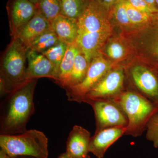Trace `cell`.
I'll return each mask as SVG.
<instances>
[{
	"label": "cell",
	"instance_id": "obj_30",
	"mask_svg": "<svg viewBox=\"0 0 158 158\" xmlns=\"http://www.w3.org/2000/svg\"><path fill=\"white\" fill-rule=\"evenodd\" d=\"M148 5H149L152 9L158 11V9L156 5L155 0H144Z\"/></svg>",
	"mask_w": 158,
	"mask_h": 158
},
{
	"label": "cell",
	"instance_id": "obj_20",
	"mask_svg": "<svg viewBox=\"0 0 158 158\" xmlns=\"http://www.w3.org/2000/svg\"><path fill=\"white\" fill-rule=\"evenodd\" d=\"M60 41L59 37L52 29L35 38L29 46V48L43 53Z\"/></svg>",
	"mask_w": 158,
	"mask_h": 158
},
{
	"label": "cell",
	"instance_id": "obj_24",
	"mask_svg": "<svg viewBox=\"0 0 158 158\" xmlns=\"http://www.w3.org/2000/svg\"><path fill=\"white\" fill-rule=\"evenodd\" d=\"M125 5L128 16L131 23L133 24H141L145 23L152 19V15H149L136 9L127 0Z\"/></svg>",
	"mask_w": 158,
	"mask_h": 158
},
{
	"label": "cell",
	"instance_id": "obj_35",
	"mask_svg": "<svg viewBox=\"0 0 158 158\" xmlns=\"http://www.w3.org/2000/svg\"><path fill=\"white\" fill-rule=\"evenodd\" d=\"M156 5L158 9V0H155Z\"/></svg>",
	"mask_w": 158,
	"mask_h": 158
},
{
	"label": "cell",
	"instance_id": "obj_33",
	"mask_svg": "<svg viewBox=\"0 0 158 158\" xmlns=\"http://www.w3.org/2000/svg\"><path fill=\"white\" fill-rule=\"evenodd\" d=\"M14 158H35L33 157L28 156H20L16 157Z\"/></svg>",
	"mask_w": 158,
	"mask_h": 158
},
{
	"label": "cell",
	"instance_id": "obj_17",
	"mask_svg": "<svg viewBox=\"0 0 158 158\" xmlns=\"http://www.w3.org/2000/svg\"><path fill=\"white\" fill-rule=\"evenodd\" d=\"M80 50L77 43L69 44L59 68V77L57 83L64 88L67 83L74 63L75 59L78 52Z\"/></svg>",
	"mask_w": 158,
	"mask_h": 158
},
{
	"label": "cell",
	"instance_id": "obj_5",
	"mask_svg": "<svg viewBox=\"0 0 158 158\" xmlns=\"http://www.w3.org/2000/svg\"><path fill=\"white\" fill-rule=\"evenodd\" d=\"M112 63L100 54L90 62L86 76L78 85L65 89L69 101L84 102L87 94L97 85L101 79L111 69Z\"/></svg>",
	"mask_w": 158,
	"mask_h": 158
},
{
	"label": "cell",
	"instance_id": "obj_2",
	"mask_svg": "<svg viewBox=\"0 0 158 158\" xmlns=\"http://www.w3.org/2000/svg\"><path fill=\"white\" fill-rule=\"evenodd\" d=\"M28 48L18 38H12L6 48L1 62V95L9 94L29 81L26 66Z\"/></svg>",
	"mask_w": 158,
	"mask_h": 158
},
{
	"label": "cell",
	"instance_id": "obj_3",
	"mask_svg": "<svg viewBox=\"0 0 158 158\" xmlns=\"http://www.w3.org/2000/svg\"><path fill=\"white\" fill-rule=\"evenodd\" d=\"M124 111L128 119L125 135L138 137L146 130L151 117L158 113L156 105L137 90H125L114 100Z\"/></svg>",
	"mask_w": 158,
	"mask_h": 158
},
{
	"label": "cell",
	"instance_id": "obj_6",
	"mask_svg": "<svg viewBox=\"0 0 158 158\" xmlns=\"http://www.w3.org/2000/svg\"><path fill=\"white\" fill-rule=\"evenodd\" d=\"M93 108L96 131L111 127H127L128 119L124 111L114 100H98L88 102Z\"/></svg>",
	"mask_w": 158,
	"mask_h": 158
},
{
	"label": "cell",
	"instance_id": "obj_27",
	"mask_svg": "<svg viewBox=\"0 0 158 158\" xmlns=\"http://www.w3.org/2000/svg\"><path fill=\"white\" fill-rule=\"evenodd\" d=\"M136 9L147 14L152 15L158 12L154 10L144 0H127Z\"/></svg>",
	"mask_w": 158,
	"mask_h": 158
},
{
	"label": "cell",
	"instance_id": "obj_11",
	"mask_svg": "<svg viewBox=\"0 0 158 158\" xmlns=\"http://www.w3.org/2000/svg\"><path fill=\"white\" fill-rule=\"evenodd\" d=\"M27 79L28 81L47 77L56 81L54 65L43 54L29 48L27 52Z\"/></svg>",
	"mask_w": 158,
	"mask_h": 158
},
{
	"label": "cell",
	"instance_id": "obj_34",
	"mask_svg": "<svg viewBox=\"0 0 158 158\" xmlns=\"http://www.w3.org/2000/svg\"><path fill=\"white\" fill-rule=\"evenodd\" d=\"M31 2H32V3H34V4H35V5L37 4V2H38V1L39 0H30Z\"/></svg>",
	"mask_w": 158,
	"mask_h": 158
},
{
	"label": "cell",
	"instance_id": "obj_9",
	"mask_svg": "<svg viewBox=\"0 0 158 158\" xmlns=\"http://www.w3.org/2000/svg\"><path fill=\"white\" fill-rule=\"evenodd\" d=\"M6 8L10 34L12 38H15L34 16L37 11V7L30 0H9Z\"/></svg>",
	"mask_w": 158,
	"mask_h": 158
},
{
	"label": "cell",
	"instance_id": "obj_4",
	"mask_svg": "<svg viewBox=\"0 0 158 158\" xmlns=\"http://www.w3.org/2000/svg\"><path fill=\"white\" fill-rule=\"evenodd\" d=\"M48 138L38 130H27L18 135H0L1 149L11 158L28 156L48 158Z\"/></svg>",
	"mask_w": 158,
	"mask_h": 158
},
{
	"label": "cell",
	"instance_id": "obj_19",
	"mask_svg": "<svg viewBox=\"0 0 158 158\" xmlns=\"http://www.w3.org/2000/svg\"><path fill=\"white\" fill-rule=\"evenodd\" d=\"M61 15L77 20L91 0H60Z\"/></svg>",
	"mask_w": 158,
	"mask_h": 158
},
{
	"label": "cell",
	"instance_id": "obj_8",
	"mask_svg": "<svg viewBox=\"0 0 158 158\" xmlns=\"http://www.w3.org/2000/svg\"><path fill=\"white\" fill-rule=\"evenodd\" d=\"M109 8L96 0H91L77 19L78 34L98 32L111 28Z\"/></svg>",
	"mask_w": 158,
	"mask_h": 158
},
{
	"label": "cell",
	"instance_id": "obj_13",
	"mask_svg": "<svg viewBox=\"0 0 158 158\" xmlns=\"http://www.w3.org/2000/svg\"><path fill=\"white\" fill-rule=\"evenodd\" d=\"M112 29L78 35L76 43L89 63L98 55L99 51L111 34Z\"/></svg>",
	"mask_w": 158,
	"mask_h": 158
},
{
	"label": "cell",
	"instance_id": "obj_26",
	"mask_svg": "<svg viewBox=\"0 0 158 158\" xmlns=\"http://www.w3.org/2000/svg\"><path fill=\"white\" fill-rule=\"evenodd\" d=\"M106 53L111 59L117 60L124 56V48L123 46L118 43H111L107 48Z\"/></svg>",
	"mask_w": 158,
	"mask_h": 158
},
{
	"label": "cell",
	"instance_id": "obj_36",
	"mask_svg": "<svg viewBox=\"0 0 158 158\" xmlns=\"http://www.w3.org/2000/svg\"><path fill=\"white\" fill-rule=\"evenodd\" d=\"M85 158H90V156H87V157Z\"/></svg>",
	"mask_w": 158,
	"mask_h": 158
},
{
	"label": "cell",
	"instance_id": "obj_23",
	"mask_svg": "<svg viewBox=\"0 0 158 158\" xmlns=\"http://www.w3.org/2000/svg\"><path fill=\"white\" fill-rule=\"evenodd\" d=\"M109 13L121 25L128 26L131 24L128 16L125 0H118L109 8Z\"/></svg>",
	"mask_w": 158,
	"mask_h": 158
},
{
	"label": "cell",
	"instance_id": "obj_29",
	"mask_svg": "<svg viewBox=\"0 0 158 158\" xmlns=\"http://www.w3.org/2000/svg\"><path fill=\"white\" fill-rule=\"evenodd\" d=\"M152 48L153 53L158 58V35L155 37L153 41Z\"/></svg>",
	"mask_w": 158,
	"mask_h": 158
},
{
	"label": "cell",
	"instance_id": "obj_12",
	"mask_svg": "<svg viewBox=\"0 0 158 158\" xmlns=\"http://www.w3.org/2000/svg\"><path fill=\"white\" fill-rule=\"evenodd\" d=\"M126 128H108L96 131L90 139L89 152L97 158H103L108 148L125 135Z\"/></svg>",
	"mask_w": 158,
	"mask_h": 158
},
{
	"label": "cell",
	"instance_id": "obj_22",
	"mask_svg": "<svg viewBox=\"0 0 158 158\" xmlns=\"http://www.w3.org/2000/svg\"><path fill=\"white\" fill-rule=\"evenodd\" d=\"M36 6L37 11L51 23L57 16L61 15L60 0H39Z\"/></svg>",
	"mask_w": 158,
	"mask_h": 158
},
{
	"label": "cell",
	"instance_id": "obj_16",
	"mask_svg": "<svg viewBox=\"0 0 158 158\" xmlns=\"http://www.w3.org/2000/svg\"><path fill=\"white\" fill-rule=\"evenodd\" d=\"M52 30L67 45L76 42L78 34L77 20L59 15L51 22Z\"/></svg>",
	"mask_w": 158,
	"mask_h": 158
},
{
	"label": "cell",
	"instance_id": "obj_7",
	"mask_svg": "<svg viewBox=\"0 0 158 158\" xmlns=\"http://www.w3.org/2000/svg\"><path fill=\"white\" fill-rule=\"evenodd\" d=\"M125 75L122 68H111L86 97L84 102L98 100H114L125 90Z\"/></svg>",
	"mask_w": 158,
	"mask_h": 158
},
{
	"label": "cell",
	"instance_id": "obj_18",
	"mask_svg": "<svg viewBox=\"0 0 158 158\" xmlns=\"http://www.w3.org/2000/svg\"><path fill=\"white\" fill-rule=\"evenodd\" d=\"M90 64L80 49L76 56L73 68L64 89L71 88L81 83L86 76Z\"/></svg>",
	"mask_w": 158,
	"mask_h": 158
},
{
	"label": "cell",
	"instance_id": "obj_32",
	"mask_svg": "<svg viewBox=\"0 0 158 158\" xmlns=\"http://www.w3.org/2000/svg\"><path fill=\"white\" fill-rule=\"evenodd\" d=\"M58 158H72L66 152L63 153L58 157Z\"/></svg>",
	"mask_w": 158,
	"mask_h": 158
},
{
	"label": "cell",
	"instance_id": "obj_15",
	"mask_svg": "<svg viewBox=\"0 0 158 158\" xmlns=\"http://www.w3.org/2000/svg\"><path fill=\"white\" fill-rule=\"evenodd\" d=\"M51 29L50 22L37 10L34 16L21 29L15 38L19 39L29 48L35 38Z\"/></svg>",
	"mask_w": 158,
	"mask_h": 158
},
{
	"label": "cell",
	"instance_id": "obj_21",
	"mask_svg": "<svg viewBox=\"0 0 158 158\" xmlns=\"http://www.w3.org/2000/svg\"><path fill=\"white\" fill-rule=\"evenodd\" d=\"M66 44L60 40L56 45L43 53L44 56L49 60L53 65L57 77V82L59 77V68L67 50Z\"/></svg>",
	"mask_w": 158,
	"mask_h": 158
},
{
	"label": "cell",
	"instance_id": "obj_31",
	"mask_svg": "<svg viewBox=\"0 0 158 158\" xmlns=\"http://www.w3.org/2000/svg\"><path fill=\"white\" fill-rule=\"evenodd\" d=\"M0 158H12L8 156L2 150H0Z\"/></svg>",
	"mask_w": 158,
	"mask_h": 158
},
{
	"label": "cell",
	"instance_id": "obj_25",
	"mask_svg": "<svg viewBox=\"0 0 158 158\" xmlns=\"http://www.w3.org/2000/svg\"><path fill=\"white\" fill-rule=\"evenodd\" d=\"M146 138L151 141L156 148H158V113L150 119L146 127Z\"/></svg>",
	"mask_w": 158,
	"mask_h": 158
},
{
	"label": "cell",
	"instance_id": "obj_28",
	"mask_svg": "<svg viewBox=\"0 0 158 158\" xmlns=\"http://www.w3.org/2000/svg\"><path fill=\"white\" fill-rule=\"evenodd\" d=\"M100 3H102L108 8H110L118 1V0H96Z\"/></svg>",
	"mask_w": 158,
	"mask_h": 158
},
{
	"label": "cell",
	"instance_id": "obj_10",
	"mask_svg": "<svg viewBox=\"0 0 158 158\" xmlns=\"http://www.w3.org/2000/svg\"><path fill=\"white\" fill-rule=\"evenodd\" d=\"M130 76L136 90L156 105L158 104V79L149 68L141 65L133 66Z\"/></svg>",
	"mask_w": 158,
	"mask_h": 158
},
{
	"label": "cell",
	"instance_id": "obj_1",
	"mask_svg": "<svg viewBox=\"0 0 158 158\" xmlns=\"http://www.w3.org/2000/svg\"><path fill=\"white\" fill-rule=\"evenodd\" d=\"M37 82V79L29 81L9 94L1 119V135H18L27 131V123L35 110Z\"/></svg>",
	"mask_w": 158,
	"mask_h": 158
},
{
	"label": "cell",
	"instance_id": "obj_14",
	"mask_svg": "<svg viewBox=\"0 0 158 158\" xmlns=\"http://www.w3.org/2000/svg\"><path fill=\"white\" fill-rule=\"evenodd\" d=\"M91 138L88 130L80 126H74L69 135L65 152L72 158L87 157Z\"/></svg>",
	"mask_w": 158,
	"mask_h": 158
}]
</instances>
